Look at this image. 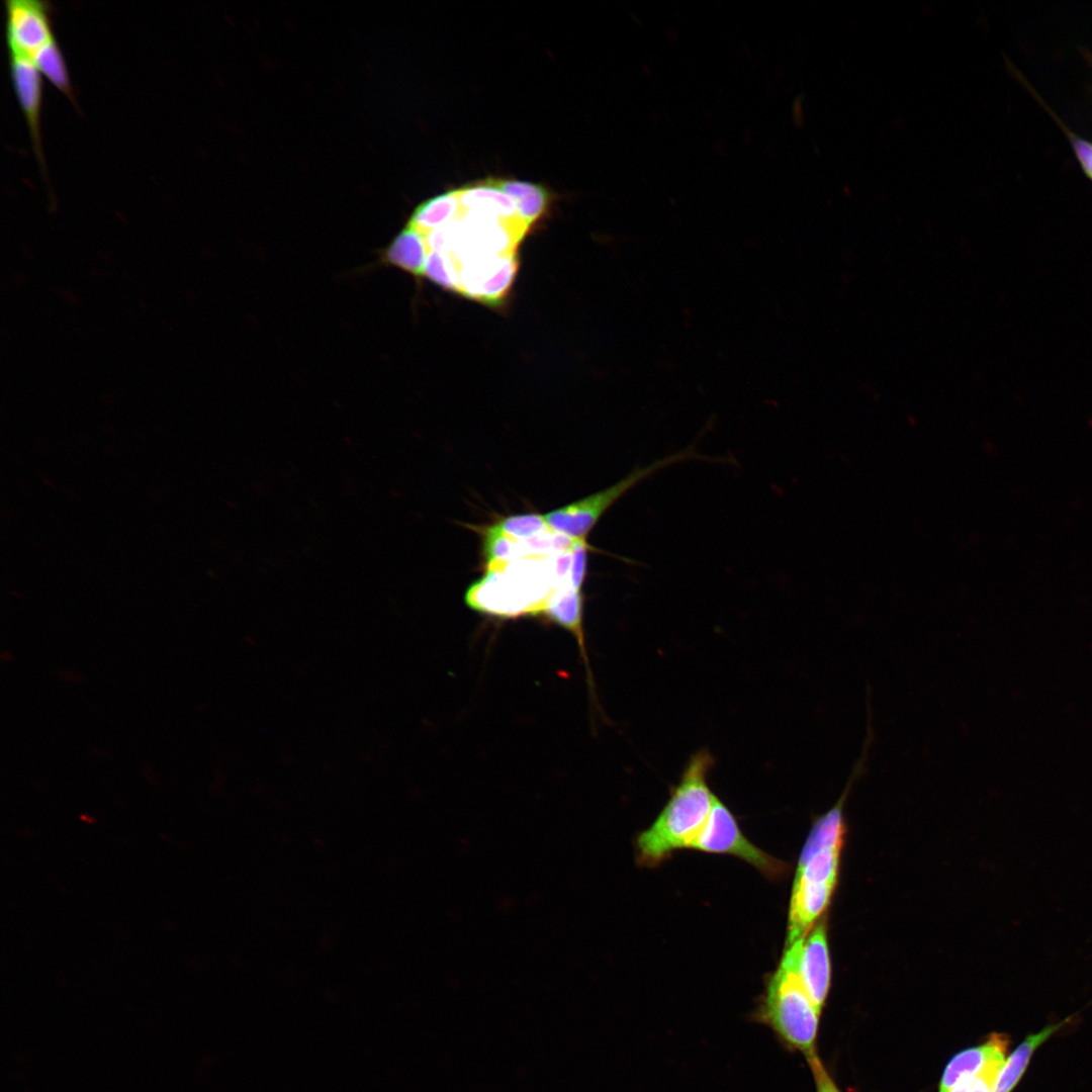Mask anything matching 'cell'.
Returning a JSON list of instances; mask_svg holds the SVG:
<instances>
[{
    "instance_id": "obj_1",
    "label": "cell",
    "mask_w": 1092,
    "mask_h": 1092,
    "mask_svg": "<svg viewBox=\"0 0 1092 1092\" xmlns=\"http://www.w3.org/2000/svg\"><path fill=\"white\" fill-rule=\"evenodd\" d=\"M713 762L706 749L692 755L668 802L653 824L636 839L640 864L655 866L675 850L691 848L716 799L707 782Z\"/></svg>"
},
{
    "instance_id": "obj_2",
    "label": "cell",
    "mask_w": 1092,
    "mask_h": 1092,
    "mask_svg": "<svg viewBox=\"0 0 1092 1092\" xmlns=\"http://www.w3.org/2000/svg\"><path fill=\"white\" fill-rule=\"evenodd\" d=\"M803 940L804 937L786 947L777 971L768 980L757 1017L786 1043L808 1056L816 1052L820 1011L809 997L799 974Z\"/></svg>"
},
{
    "instance_id": "obj_3",
    "label": "cell",
    "mask_w": 1092,
    "mask_h": 1092,
    "mask_svg": "<svg viewBox=\"0 0 1092 1092\" xmlns=\"http://www.w3.org/2000/svg\"><path fill=\"white\" fill-rule=\"evenodd\" d=\"M690 459L712 460L710 457L700 455L693 446H690L647 466L636 468L608 488L549 512L543 515L544 519L557 533L574 540L586 539L603 515L636 484L664 467Z\"/></svg>"
},
{
    "instance_id": "obj_4",
    "label": "cell",
    "mask_w": 1092,
    "mask_h": 1092,
    "mask_svg": "<svg viewBox=\"0 0 1092 1092\" xmlns=\"http://www.w3.org/2000/svg\"><path fill=\"white\" fill-rule=\"evenodd\" d=\"M691 848L735 855L770 879L786 874L787 866L752 844L741 832L731 811L717 797L707 823Z\"/></svg>"
},
{
    "instance_id": "obj_5",
    "label": "cell",
    "mask_w": 1092,
    "mask_h": 1092,
    "mask_svg": "<svg viewBox=\"0 0 1092 1092\" xmlns=\"http://www.w3.org/2000/svg\"><path fill=\"white\" fill-rule=\"evenodd\" d=\"M50 3L40 0L5 1V37L8 55L30 57L54 37Z\"/></svg>"
},
{
    "instance_id": "obj_6",
    "label": "cell",
    "mask_w": 1092,
    "mask_h": 1092,
    "mask_svg": "<svg viewBox=\"0 0 1092 1092\" xmlns=\"http://www.w3.org/2000/svg\"><path fill=\"white\" fill-rule=\"evenodd\" d=\"M799 974L809 997L821 1012L830 987L831 967L825 920L815 924L804 937Z\"/></svg>"
},
{
    "instance_id": "obj_7",
    "label": "cell",
    "mask_w": 1092,
    "mask_h": 1092,
    "mask_svg": "<svg viewBox=\"0 0 1092 1092\" xmlns=\"http://www.w3.org/2000/svg\"><path fill=\"white\" fill-rule=\"evenodd\" d=\"M11 82L30 133L34 155L44 175L39 115L41 105L40 73L28 57L9 55Z\"/></svg>"
},
{
    "instance_id": "obj_8",
    "label": "cell",
    "mask_w": 1092,
    "mask_h": 1092,
    "mask_svg": "<svg viewBox=\"0 0 1092 1092\" xmlns=\"http://www.w3.org/2000/svg\"><path fill=\"white\" fill-rule=\"evenodd\" d=\"M1009 1041L1006 1034L993 1033L983 1044L958 1054L944 1070L939 1092H949L961 1080L973 1077L993 1064H1003Z\"/></svg>"
},
{
    "instance_id": "obj_9",
    "label": "cell",
    "mask_w": 1092,
    "mask_h": 1092,
    "mask_svg": "<svg viewBox=\"0 0 1092 1092\" xmlns=\"http://www.w3.org/2000/svg\"><path fill=\"white\" fill-rule=\"evenodd\" d=\"M542 615L573 634L587 664L582 627L583 597L581 590L573 588L570 583L558 587L551 596Z\"/></svg>"
},
{
    "instance_id": "obj_10",
    "label": "cell",
    "mask_w": 1092,
    "mask_h": 1092,
    "mask_svg": "<svg viewBox=\"0 0 1092 1092\" xmlns=\"http://www.w3.org/2000/svg\"><path fill=\"white\" fill-rule=\"evenodd\" d=\"M1066 1021L1049 1025L1036 1033L1029 1034L1013 1051L1002 1065L993 1087V1092H1011L1016 1086L1035 1050L1050 1036L1056 1033Z\"/></svg>"
},
{
    "instance_id": "obj_11",
    "label": "cell",
    "mask_w": 1092,
    "mask_h": 1092,
    "mask_svg": "<svg viewBox=\"0 0 1092 1092\" xmlns=\"http://www.w3.org/2000/svg\"><path fill=\"white\" fill-rule=\"evenodd\" d=\"M426 244L423 235L406 225L382 252V260L415 276L424 272Z\"/></svg>"
},
{
    "instance_id": "obj_12",
    "label": "cell",
    "mask_w": 1092,
    "mask_h": 1092,
    "mask_svg": "<svg viewBox=\"0 0 1092 1092\" xmlns=\"http://www.w3.org/2000/svg\"><path fill=\"white\" fill-rule=\"evenodd\" d=\"M498 189L513 197L521 218L531 226L547 210L550 201L548 191L537 184L514 179H489Z\"/></svg>"
},
{
    "instance_id": "obj_13",
    "label": "cell",
    "mask_w": 1092,
    "mask_h": 1092,
    "mask_svg": "<svg viewBox=\"0 0 1092 1092\" xmlns=\"http://www.w3.org/2000/svg\"><path fill=\"white\" fill-rule=\"evenodd\" d=\"M29 59L40 74L76 104L66 63L55 36L34 51Z\"/></svg>"
},
{
    "instance_id": "obj_14",
    "label": "cell",
    "mask_w": 1092,
    "mask_h": 1092,
    "mask_svg": "<svg viewBox=\"0 0 1092 1092\" xmlns=\"http://www.w3.org/2000/svg\"><path fill=\"white\" fill-rule=\"evenodd\" d=\"M458 207V190L435 196L418 206L407 225L421 234H425L449 220L456 213Z\"/></svg>"
},
{
    "instance_id": "obj_15",
    "label": "cell",
    "mask_w": 1092,
    "mask_h": 1092,
    "mask_svg": "<svg viewBox=\"0 0 1092 1092\" xmlns=\"http://www.w3.org/2000/svg\"><path fill=\"white\" fill-rule=\"evenodd\" d=\"M497 526L505 535L515 540H526L550 529L544 516L533 513L507 517Z\"/></svg>"
},
{
    "instance_id": "obj_16",
    "label": "cell",
    "mask_w": 1092,
    "mask_h": 1092,
    "mask_svg": "<svg viewBox=\"0 0 1092 1092\" xmlns=\"http://www.w3.org/2000/svg\"><path fill=\"white\" fill-rule=\"evenodd\" d=\"M590 549V545L586 542V539L574 540L571 548V562L569 569V582L570 585L578 590H581L585 574H586V558L587 552Z\"/></svg>"
},
{
    "instance_id": "obj_17",
    "label": "cell",
    "mask_w": 1092,
    "mask_h": 1092,
    "mask_svg": "<svg viewBox=\"0 0 1092 1092\" xmlns=\"http://www.w3.org/2000/svg\"><path fill=\"white\" fill-rule=\"evenodd\" d=\"M806 1058L816 1082L817 1092H840L828 1075L816 1052L811 1053L806 1056Z\"/></svg>"
},
{
    "instance_id": "obj_18",
    "label": "cell",
    "mask_w": 1092,
    "mask_h": 1092,
    "mask_svg": "<svg viewBox=\"0 0 1092 1092\" xmlns=\"http://www.w3.org/2000/svg\"><path fill=\"white\" fill-rule=\"evenodd\" d=\"M1003 1064H993L977 1074L967 1092H993L996 1077Z\"/></svg>"
},
{
    "instance_id": "obj_19",
    "label": "cell",
    "mask_w": 1092,
    "mask_h": 1092,
    "mask_svg": "<svg viewBox=\"0 0 1092 1092\" xmlns=\"http://www.w3.org/2000/svg\"><path fill=\"white\" fill-rule=\"evenodd\" d=\"M1072 144L1083 170L1092 179V143L1072 138Z\"/></svg>"
}]
</instances>
